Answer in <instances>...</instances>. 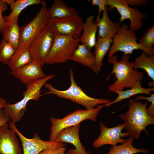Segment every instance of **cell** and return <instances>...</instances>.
<instances>
[{"label": "cell", "mask_w": 154, "mask_h": 154, "mask_svg": "<svg viewBox=\"0 0 154 154\" xmlns=\"http://www.w3.org/2000/svg\"><path fill=\"white\" fill-rule=\"evenodd\" d=\"M129 55L123 54L119 61L117 56L114 54L108 58V61L113 65L112 70L107 78L108 80L112 74H114L116 79L114 83L108 87L109 92L116 93L118 91L123 90L124 88H130L136 84L138 81L144 78V73L133 68L134 61H129Z\"/></svg>", "instance_id": "6da1fadb"}, {"label": "cell", "mask_w": 154, "mask_h": 154, "mask_svg": "<svg viewBox=\"0 0 154 154\" xmlns=\"http://www.w3.org/2000/svg\"><path fill=\"white\" fill-rule=\"evenodd\" d=\"M147 102H142L139 100H130L129 109L125 114L119 115L126 124L124 129L126 130L127 136L135 139H139L143 130H145L148 125L154 123V117L149 116L147 111Z\"/></svg>", "instance_id": "7a4b0ae2"}, {"label": "cell", "mask_w": 154, "mask_h": 154, "mask_svg": "<svg viewBox=\"0 0 154 154\" xmlns=\"http://www.w3.org/2000/svg\"><path fill=\"white\" fill-rule=\"evenodd\" d=\"M71 85L67 90H60L54 88L50 83L46 82L44 86L48 90L44 94H53L59 98L69 99L72 102L84 106L86 109H92L100 104H106L112 102L106 99L91 97L86 94L76 82L73 70L69 72Z\"/></svg>", "instance_id": "3957f363"}, {"label": "cell", "mask_w": 154, "mask_h": 154, "mask_svg": "<svg viewBox=\"0 0 154 154\" xmlns=\"http://www.w3.org/2000/svg\"><path fill=\"white\" fill-rule=\"evenodd\" d=\"M54 76L53 74H51L26 85V90L22 94L23 98L13 104L7 102L2 108L4 114L15 124L19 121L27 111L28 102L31 100L38 101L42 96L41 88L47 81Z\"/></svg>", "instance_id": "277c9868"}, {"label": "cell", "mask_w": 154, "mask_h": 154, "mask_svg": "<svg viewBox=\"0 0 154 154\" xmlns=\"http://www.w3.org/2000/svg\"><path fill=\"white\" fill-rule=\"evenodd\" d=\"M104 105H98L92 109H78L61 119L52 117L50 118L51 125L49 141H54L58 134L65 128L80 124L87 119L96 121L98 114L104 107Z\"/></svg>", "instance_id": "5b68a950"}, {"label": "cell", "mask_w": 154, "mask_h": 154, "mask_svg": "<svg viewBox=\"0 0 154 154\" xmlns=\"http://www.w3.org/2000/svg\"><path fill=\"white\" fill-rule=\"evenodd\" d=\"M112 39L113 44L108 54L109 58L118 51L123 52L124 54H131L134 50L140 49L149 56L154 55V50L147 49L137 42V37L135 32L131 30L126 23L121 26Z\"/></svg>", "instance_id": "8992f818"}, {"label": "cell", "mask_w": 154, "mask_h": 154, "mask_svg": "<svg viewBox=\"0 0 154 154\" xmlns=\"http://www.w3.org/2000/svg\"><path fill=\"white\" fill-rule=\"evenodd\" d=\"M42 6L36 16L29 23L21 27V40L16 50L28 49L30 46L47 25L49 17L45 1L42 0Z\"/></svg>", "instance_id": "52a82bcc"}, {"label": "cell", "mask_w": 154, "mask_h": 154, "mask_svg": "<svg viewBox=\"0 0 154 154\" xmlns=\"http://www.w3.org/2000/svg\"><path fill=\"white\" fill-rule=\"evenodd\" d=\"M79 38L67 36H54L53 43L45 61V64L64 63L71 60L77 48Z\"/></svg>", "instance_id": "ba28073f"}, {"label": "cell", "mask_w": 154, "mask_h": 154, "mask_svg": "<svg viewBox=\"0 0 154 154\" xmlns=\"http://www.w3.org/2000/svg\"><path fill=\"white\" fill-rule=\"evenodd\" d=\"M84 23L78 15L59 19L49 18L47 25L54 36H67L78 39L81 36Z\"/></svg>", "instance_id": "9c48e42d"}, {"label": "cell", "mask_w": 154, "mask_h": 154, "mask_svg": "<svg viewBox=\"0 0 154 154\" xmlns=\"http://www.w3.org/2000/svg\"><path fill=\"white\" fill-rule=\"evenodd\" d=\"M106 6H109L108 10L112 11L116 8L120 14V22L122 23L126 19L130 22V29L135 32L143 26L142 19L147 17L146 14L141 12L136 7L131 8L126 3L125 0H106Z\"/></svg>", "instance_id": "30bf717a"}, {"label": "cell", "mask_w": 154, "mask_h": 154, "mask_svg": "<svg viewBox=\"0 0 154 154\" xmlns=\"http://www.w3.org/2000/svg\"><path fill=\"white\" fill-rule=\"evenodd\" d=\"M54 36L47 25L30 46L29 49L32 60L42 66L53 45Z\"/></svg>", "instance_id": "8fae6325"}, {"label": "cell", "mask_w": 154, "mask_h": 154, "mask_svg": "<svg viewBox=\"0 0 154 154\" xmlns=\"http://www.w3.org/2000/svg\"><path fill=\"white\" fill-rule=\"evenodd\" d=\"M8 125L9 127L14 130L20 138L22 144L23 154H38L43 150L50 148L56 146H66V144L64 143L55 141H46L42 140L36 133H35L32 138H27L19 131L15 123L9 121Z\"/></svg>", "instance_id": "7c38bea8"}, {"label": "cell", "mask_w": 154, "mask_h": 154, "mask_svg": "<svg viewBox=\"0 0 154 154\" xmlns=\"http://www.w3.org/2000/svg\"><path fill=\"white\" fill-rule=\"evenodd\" d=\"M126 125L124 123L114 127H108L103 123L100 122L99 126L100 133L98 137L93 142V147L97 148L106 144L113 146L118 143H123L126 139L122 138L127 136L126 132H122Z\"/></svg>", "instance_id": "4fadbf2b"}, {"label": "cell", "mask_w": 154, "mask_h": 154, "mask_svg": "<svg viewBox=\"0 0 154 154\" xmlns=\"http://www.w3.org/2000/svg\"><path fill=\"white\" fill-rule=\"evenodd\" d=\"M80 124L66 127L58 134L54 141L61 143H69L75 147V149H69L67 154H87L85 147L81 143L79 137Z\"/></svg>", "instance_id": "5bb4252c"}, {"label": "cell", "mask_w": 154, "mask_h": 154, "mask_svg": "<svg viewBox=\"0 0 154 154\" xmlns=\"http://www.w3.org/2000/svg\"><path fill=\"white\" fill-rule=\"evenodd\" d=\"M7 123L0 127V154H22L16 133Z\"/></svg>", "instance_id": "9a60e30c"}, {"label": "cell", "mask_w": 154, "mask_h": 154, "mask_svg": "<svg viewBox=\"0 0 154 154\" xmlns=\"http://www.w3.org/2000/svg\"><path fill=\"white\" fill-rule=\"evenodd\" d=\"M42 67L39 64L33 60L29 64L10 71V73L26 86L47 76L43 72Z\"/></svg>", "instance_id": "2e32d148"}, {"label": "cell", "mask_w": 154, "mask_h": 154, "mask_svg": "<svg viewBox=\"0 0 154 154\" xmlns=\"http://www.w3.org/2000/svg\"><path fill=\"white\" fill-rule=\"evenodd\" d=\"M108 10L106 6L102 17L96 23L99 29L98 36L103 38L112 39L119 29L121 23L114 22L111 20L108 16Z\"/></svg>", "instance_id": "e0dca14e"}, {"label": "cell", "mask_w": 154, "mask_h": 154, "mask_svg": "<svg viewBox=\"0 0 154 154\" xmlns=\"http://www.w3.org/2000/svg\"><path fill=\"white\" fill-rule=\"evenodd\" d=\"M94 18L93 15L86 18L83 25V33L79 38V42L90 50L95 45L96 40V35L98 28L97 23L94 21Z\"/></svg>", "instance_id": "ac0fdd59"}, {"label": "cell", "mask_w": 154, "mask_h": 154, "mask_svg": "<svg viewBox=\"0 0 154 154\" xmlns=\"http://www.w3.org/2000/svg\"><path fill=\"white\" fill-rule=\"evenodd\" d=\"M18 17H14L6 23L1 33L2 39L10 43L16 50L19 48L21 40V27L18 24Z\"/></svg>", "instance_id": "d6986e66"}, {"label": "cell", "mask_w": 154, "mask_h": 154, "mask_svg": "<svg viewBox=\"0 0 154 154\" xmlns=\"http://www.w3.org/2000/svg\"><path fill=\"white\" fill-rule=\"evenodd\" d=\"M71 60L89 67L96 74H98L95 67L94 54L84 44H78L71 56Z\"/></svg>", "instance_id": "ffe728a7"}, {"label": "cell", "mask_w": 154, "mask_h": 154, "mask_svg": "<svg viewBox=\"0 0 154 154\" xmlns=\"http://www.w3.org/2000/svg\"><path fill=\"white\" fill-rule=\"evenodd\" d=\"M49 18L59 19L78 15L75 8L68 6L62 0H54L48 10Z\"/></svg>", "instance_id": "44dd1931"}, {"label": "cell", "mask_w": 154, "mask_h": 154, "mask_svg": "<svg viewBox=\"0 0 154 154\" xmlns=\"http://www.w3.org/2000/svg\"><path fill=\"white\" fill-rule=\"evenodd\" d=\"M134 63L133 68H141L145 70L153 80L152 82H148L149 86L154 87V55L149 56L142 51L140 55L135 59Z\"/></svg>", "instance_id": "7402d4cb"}, {"label": "cell", "mask_w": 154, "mask_h": 154, "mask_svg": "<svg viewBox=\"0 0 154 154\" xmlns=\"http://www.w3.org/2000/svg\"><path fill=\"white\" fill-rule=\"evenodd\" d=\"M112 39L105 38L98 35L94 46L95 67L97 71H99L102 65L103 59L108 52L109 50Z\"/></svg>", "instance_id": "603a6c76"}, {"label": "cell", "mask_w": 154, "mask_h": 154, "mask_svg": "<svg viewBox=\"0 0 154 154\" xmlns=\"http://www.w3.org/2000/svg\"><path fill=\"white\" fill-rule=\"evenodd\" d=\"M154 91V87L151 88H143L142 86L141 81H138L135 85L130 89L116 92V93L118 94L116 99L108 104H104V106L109 107L114 104L121 102L132 96L138 94H143L150 96L151 95V92Z\"/></svg>", "instance_id": "cb8c5ba5"}, {"label": "cell", "mask_w": 154, "mask_h": 154, "mask_svg": "<svg viewBox=\"0 0 154 154\" xmlns=\"http://www.w3.org/2000/svg\"><path fill=\"white\" fill-rule=\"evenodd\" d=\"M133 138L129 137L126 141L120 145L110 147L107 154H134L137 153L148 154L149 151L145 148H137L133 145Z\"/></svg>", "instance_id": "d4e9b609"}, {"label": "cell", "mask_w": 154, "mask_h": 154, "mask_svg": "<svg viewBox=\"0 0 154 154\" xmlns=\"http://www.w3.org/2000/svg\"><path fill=\"white\" fill-rule=\"evenodd\" d=\"M32 61L29 48L16 50L7 65L11 71H12L30 64Z\"/></svg>", "instance_id": "484cf974"}, {"label": "cell", "mask_w": 154, "mask_h": 154, "mask_svg": "<svg viewBox=\"0 0 154 154\" xmlns=\"http://www.w3.org/2000/svg\"><path fill=\"white\" fill-rule=\"evenodd\" d=\"M41 0H17L9 5L11 13L8 16H5L3 19L6 23L10 22L15 17H19L21 12L28 6L41 4Z\"/></svg>", "instance_id": "4316f807"}, {"label": "cell", "mask_w": 154, "mask_h": 154, "mask_svg": "<svg viewBox=\"0 0 154 154\" xmlns=\"http://www.w3.org/2000/svg\"><path fill=\"white\" fill-rule=\"evenodd\" d=\"M16 51L12 45L2 38L0 43V62L8 65Z\"/></svg>", "instance_id": "83f0119b"}, {"label": "cell", "mask_w": 154, "mask_h": 154, "mask_svg": "<svg viewBox=\"0 0 154 154\" xmlns=\"http://www.w3.org/2000/svg\"><path fill=\"white\" fill-rule=\"evenodd\" d=\"M138 43L147 49L154 50V25L144 31L141 37L138 41Z\"/></svg>", "instance_id": "f1b7e54d"}, {"label": "cell", "mask_w": 154, "mask_h": 154, "mask_svg": "<svg viewBox=\"0 0 154 154\" xmlns=\"http://www.w3.org/2000/svg\"><path fill=\"white\" fill-rule=\"evenodd\" d=\"M66 147L56 146L43 150L38 154H67Z\"/></svg>", "instance_id": "f546056e"}, {"label": "cell", "mask_w": 154, "mask_h": 154, "mask_svg": "<svg viewBox=\"0 0 154 154\" xmlns=\"http://www.w3.org/2000/svg\"><path fill=\"white\" fill-rule=\"evenodd\" d=\"M8 9L7 4L4 2L3 0H0V31L1 33L3 32L6 24L2 13L5 12Z\"/></svg>", "instance_id": "4dcf8cb0"}, {"label": "cell", "mask_w": 154, "mask_h": 154, "mask_svg": "<svg viewBox=\"0 0 154 154\" xmlns=\"http://www.w3.org/2000/svg\"><path fill=\"white\" fill-rule=\"evenodd\" d=\"M91 4L93 6L97 5L98 7V12L96 20V23H97L100 19L101 13L104 11L106 6V0H92Z\"/></svg>", "instance_id": "1f68e13d"}, {"label": "cell", "mask_w": 154, "mask_h": 154, "mask_svg": "<svg viewBox=\"0 0 154 154\" xmlns=\"http://www.w3.org/2000/svg\"><path fill=\"white\" fill-rule=\"evenodd\" d=\"M127 4L130 7L134 6L140 7L146 5L148 0H125Z\"/></svg>", "instance_id": "d6a6232c"}, {"label": "cell", "mask_w": 154, "mask_h": 154, "mask_svg": "<svg viewBox=\"0 0 154 154\" xmlns=\"http://www.w3.org/2000/svg\"><path fill=\"white\" fill-rule=\"evenodd\" d=\"M10 119L3 113L2 108L0 109V127L7 123Z\"/></svg>", "instance_id": "836d02e7"}, {"label": "cell", "mask_w": 154, "mask_h": 154, "mask_svg": "<svg viewBox=\"0 0 154 154\" xmlns=\"http://www.w3.org/2000/svg\"><path fill=\"white\" fill-rule=\"evenodd\" d=\"M143 100H147L149 102H151L154 101V94H152L150 96L147 97L139 96H138L134 100L136 101Z\"/></svg>", "instance_id": "e575fe53"}, {"label": "cell", "mask_w": 154, "mask_h": 154, "mask_svg": "<svg viewBox=\"0 0 154 154\" xmlns=\"http://www.w3.org/2000/svg\"><path fill=\"white\" fill-rule=\"evenodd\" d=\"M148 114L150 116L154 117V101L151 102L149 107L147 108Z\"/></svg>", "instance_id": "d590c367"}, {"label": "cell", "mask_w": 154, "mask_h": 154, "mask_svg": "<svg viewBox=\"0 0 154 154\" xmlns=\"http://www.w3.org/2000/svg\"><path fill=\"white\" fill-rule=\"evenodd\" d=\"M7 102L6 100L0 96V109L2 108Z\"/></svg>", "instance_id": "8d00e7d4"}, {"label": "cell", "mask_w": 154, "mask_h": 154, "mask_svg": "<svg viewBox=\"0 0 154 154\" xmlns=\"http://www.w3.org/2000/svg\"><path fill=\"white\" fill-rule=\"evenodd\" d=\"M5 2L7 3V4L9 5L12 3L14 2L15 1V0H3Z\"/></svg>", "instance_id": "74e56055"}, {"label": "cell", "mask_w": 154, "mask_h": 154, "mask_svg": "<svg viewBox=\"0 0 154 154\" xmlns=\"http://www.w3.org/2000/svg\"><path fill=\"white\" fill-rule=\"evenodd\" d=\"M87 154H92L91 152L90 151H87Z\"/></svg>", "instance_id": "f35d334b"}]
</instances>
